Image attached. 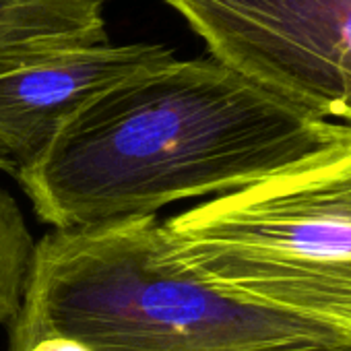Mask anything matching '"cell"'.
<instances>
[{"label": "cell", "mask_w": 351, "mask_h": 351, "mask_svg": "<svg viewBox=\"0 0 351 351\" xmlns=\"http://www.w3.org/2000/svg\"><path fill=\"white\" fill-rule=\"evenodd\" d=\"M349 130L213 58H171L97 95L13 176L40 221L91 228L242 191Z\"/></svg>", "instance_id": "6da1fadb"}, {"label": "cell", "mask_w": 351, "mask_h": 351, "mask_svg": "<svg viewBox=\"0 0 351 351\" xmlns=\"http://www.w3.org/2000/svg\"><path fill=\"white\" fill-rule=\"evenodd\" d=\"M48 335L93 351H279L345 345L314 322L234 298L182 265L155 217L52 230L36 242L9 351Z\"/></svg>", "instance_id": "7a4b0ae2"}, {"label": "cell", "mask_w": 351, "mask_h": 351, "mask_svg": "<svg viewBox=\"0 0 351 351\" xmlns=\"http://www.w3.org/2000/svg\"><path fill=\"white\" fill-rule=\"evenodd\" d=\"M163 228L171 254L221 291L351 339V130Z\"/></svg>", "instance_id": "3957f363"}, {"label": "cell", "mask_w": 351, "mask_h": 351, "mask_svg": "<svg viewBox=\"0 0 351 351\" xmlns=\"http://www.w3.org/2000/svg\"><path fill=\"white\" fill-rule=\"evenodd\" d=\"M213 60L320 118L351 126V0H163Z\"/></svg>", "instance_id": "277c9868"}, {"label": "cell", "mask_w": 351, "mask_h": 351, "mask_svg": "<svg viewBox=\"0 0 351 351\" xmlns=\"http://www.w3.org/2000/svg\"><path fill=\"white\" fill-rule=\"evenodd\" d=\"M171 58L161 44L110 42L0 58V151L27 167L97 95Z\"/></svg>", "instance_id": "5b68a950"}, {"label": "cell", "mask_w": 351, "mask_h": 351, "mask_svg": "<svg viewBox=\"0 0 351 351\" xmlns=\"http://www.w3.org/2000/svg\"><path fill=\"white\" fill-rule=\"evenodd\" d=\"M99 0H0V58L106 44Z\"/></svg>", "instance_id": "8992f818"}, {"label": "cell", "mask_w": 351, "mask_h": 351, "mask_svg": "<svg viewBox=\"0 0 351 351\" xmlns=\"http://www.w3.org/2000/svg\"><path fill=\"white\" fill-rule=\"evenodd\" d=\"M36 242L15 197L0 186V324L21 308Z\"/></svg>", "instance_id": "52a82bcc"}, {"label": "cell", "mask_w": 351, "mask_h": 351, "mask_svg": "<svg viewBox=\"0 0 351 351\" xmlns=\"http://www.w3.org/2000/svg\"><path fill=\"white\" fill-rule=\"evenodd\" d=\"M25 351H93L87 343L73 339V337H62V335H48L36 339Z\"/></svg>", "instance_id": "ba28073f"}, {"label": "cell", "mask_w": 351, "mask_h": 351, "mask_svg": "<svg viewBox=\"0 0 351 351\" xmlns=\"http://www.w3.org/2000/svg\"><path fill=\"white\" fill-rule=\"evenodd\" d=\"M279 351H351V343H345V345H324V347H302V349H279Z\"/></svg>", "instance_id": "9c48e42d"}, {"label": "cell", "mask_w": 351, "mask_h": 351, "mask_svg": "<svg viewBox=\"0 0 351 351\" xmlns=\"http://www.w3.org/2000/svg\"><path fill=\"white\" fill-rule=\"evenodd\" d=\"M0 171H9V173H15V163L0 151Z\"/></svg>", "instance_id": "30bf717a"}, {"label": "cell", "mask_w": 351, "mask_h": 351, "mask_svg": "<svg viewBox=\"0 0 351 351\" xmlns=\"http://www.w3.org/2000/svg\"><path fill=\"white\" fill-rule=\"evenodd\" d=\"M99 3H106V0H99Z\"/></svg>", "instance_id": "8fae6325"}]
</instances>
